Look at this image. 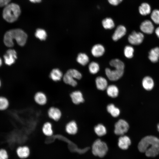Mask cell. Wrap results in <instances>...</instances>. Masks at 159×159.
I'll return each instance as SVG.
<instances>
[{
	"label": "cell",
	"mask_w": 159,
	"mask_h": 159,
	"mask_svg": "<svg viewBox=\"0 0 159 159\" xmlns=\"http://www.w3.org/2000/svg\"><path fill=\"white\" fill-rule=\"evenodd\" d=\"M139 150L145 153L146 155L153 157L159 153V139L153 136H148L143 138L138 145Z\"/></svg>",
	"instance_id": "cell-1"
},
{
	"label": "cell",
	"mask_w": 159,
	"mask_h": 159,
	"mask_svg": "<svg viewBox=\"0 0 159 159\" xmlns=\"http://www.w3.org/2000/svg\"><path fill=\"white\" fill-rule=\"evenodd\" d=\"M27 37L26 34L22 30L13 29L6 32L4 36V42L6 46L11 47L14 45L13 40L15 39L19 45L23 46L26 42Z\"/></svg>",
	"instance_id": "cell-2"
},
{
	"label": "cell",
	"mask_w": 159,
	"mask_h": 159,
	"mask_svg": "<svg viewBox=\"0 0 159 159\" xmlns=\"http://www.w3.org/2000/svg\"><path fill=\"white\" fill-rule=\"evenodd\" d=\"M3 8L2 16L5 21L12 23L18 19L21 13L20 7L18 4L10 2Z\"/></svg>",
	"instance_id": "cell-3"
},
{
	"label": "cell",
	"mask_w": 159,
	"mask_h": 159,
	"mask_svg": "<svg viewBox=\"0 0 159 159\" xmlns=\"http://www.w3.org/2000/svg\"><path fill=\"white\" fill-rule=\"evenodd\" d=\"M108 149L106 144L98 139L94 142L92 145V152L94 155L102 158L105 155Z\"/></svg>",
	"instance_id": "cell-4"
},
{
	"label": "cell",
	"mask_w": 159,
	"mask_h": 159,
	"mask_svg": "<svg viewBox=\"0 0 159 159\" xmlns=\"http://www.w3.org/2000/svg\"><path fill=\"white\" fill-rule=\"evenodd\" d=\"M129 128L127 122L123 120L120 119L115 124L114 132L117 135H122L127 131Z\"/></svg>",
	"instance_id": "cell-5"
},
{
	"label": "cell",
	"mask_w": 159,
	"mask_h": 159,
	"mask_svg": "<svg viewBox=\"0 0 159 159\" xmlns=\"http://www.w3.org/2000/svg\"><path fill=\"white\" fill-rule=\"evenodd\" d=\"M111 70L109 68L105 69L106 74L109 80L112 81H116L120 78L123 75L124 70L115 68Z\"/></svg>",
	"instance_id": "cell-6"
},
{
	"label": "cell",
	"mask_w": 159,
	"mask_h": 159,
	"mask_svg": "<svg viewBox=\"0 0 159 159\" xmlns=\"http://www.w3.org/2000/svg\"><path fill=\"white\" fill-rule=\"evenodd\" d=\"M144 39V36L143 33L135 31L132 32L128 38L129 42L134 45H138L141 44L143 42Z\"/></svg>",
	"instance_id": "cell-7"
},
{
	"label": "cell",
	"mask_w": 159,
	"mask_h": 159,
	"mask_svg": "<svg viewBox=\"0 0 159 159\" xmlns=\"http://www.w3.org/2000/svg\"><path fill=\"white\" fill-rule=\"evenodd\" d=\"M16 153L17 156L20 159H25L30 155V150L26 145H19L16 148Z\"/></svg>",
	"instance_id": "cell-8"
},
{
	"label": "cell",
	"mask_w": 159,
	"mask_h": 159,
	"mask_svg": "<svg viewBox=\"0 0 159 159\" xmlns=\"http://www.w3.org/2000/svg\"><path fill=\"white\" fill-rule=\"evenodd\" d=\"M5 63L10 65L14 63L17 58L16 53L13 49H9L7 51L4 56Z\"/></svg>",
	"instance_id": "cell-9"
},
{
	"label": "cell",
	"mask_w": 159,
	"mask_h": 159,
	"mask_svg": "<svg viewBox=\"0 0 159 159\" xmlns=\"http://www.w3.org/2000/svg\"><path fill=\"white\" fill-rule=\"evenodd\" d=\"M47 114L50 118L56 121L59 120L62 116V112L60 109L55 107H50L48 110Z\"/></svg>",
	"instance_id": "cell-10"
},
{
	"label": "cell",
	"mask_w": 159,
	"mask_h": 159,
	"mask_svg": "<svg viewBox=\"0 0 159 159\" xmlns=\"http://www.w3.org/2000/svg\"><path fill=\"white\" fill-rule=\"evenodd\" d=\"M140 29L143 33L150 34L153 33L154 30V26L150 21L146 20L141 23L140 26Z\"/></svg>",
	"instance_id": "cell-11"
},
{
	"label": "cell",
	"mask_w": 159,
	"mask_h": 159,
	"mask_svg": "<svg viewBox=\"0 0 159 159\" xmlns=\"http://www.w3.org/2000/svg\"><path fill=\"white\" fill-rule=\"evenodd\" d=\"M34 100L37 104L43 106L46 104L48 99L47 95L44 93L39 91L36 92L34 95Z\"/></svg>",
	"instance_id": "cell-12"
},
{
	"label": "cell",
	"mask_w": 159,
	"mask_h": 159,
	"mask_svg": "<svg viewBox=\"0 0 159 159\" xmlns=\"http://www.w3.org/2000/svg\"><path fill=\"white\" fill-rule=\"evenodd\" d=\"M126 32V28L124 26L122 25L118 26L112 36V39L114 41L118 40L124 36Z\"/></svg>",
	"instance_id": "cell-13"
},
{
	"label": "cell",
	"mask_w": 159,
	"mask_h": 159,
	"mask_svg": "<svg viewBox=\"0 0 159 159\" xmlns=\"http://www.w3.org/2000/svg\"><path fill=\"white\" fill-rule=\"evenodd\" d=\"M131 143L129 138L126 135H121L119 138L118 141V146L122 149H127Z\"/></svg>",
	"instance_id": "cell-14"
},
{
	"label": "cell",
	"mask_w": 159,
	"mask_h": 159,
	"mask_svg": "<svg viewBox=\"0 0 159 159\" xmlns=\"http://www.w3.org/2000/svg\"><path fill=\"white\" fill-rule=\"evenodd\" d=\"M70 97L72 102L76 105L79 104L84 101L82 94L79 91H75L72 92L70 94Z\"/></svg>",
	"instance_id": "cell-15"
},
{
	"label": "cell",
	"mask_w": 159,
	"mask_h": 159,
	"mask_svg": "<svg viewBox=\"0 0 159 159\" xmlns=\"http://www.w3.org/2000/svg\"><path fill=\"white\" fill-rule=\"evenodd\" d=\"M65 130L68 134L71 135L75 134L78 130V127L76 122L71 121L68 122L65 126Z\"/></svg>",
	"instance_id": "cell-16"
},
{
	"label": "cell",
	"mask_w": 159,
	"mask_h": 159,
	"mask_svg": "<svg viewBox=\"0 0 159 159\" xmlns=\"http://www.w3.org/2000/svg\"><path fill=\"white\" fill-rule=\"evenodd\" d=\"M91 53L95 57H98L102 56L105 52V49L103 45L100 44L94 45L91 49Z\"/></svg>",
	"instance_id": "cell-17"
},
{
	"label": "cell",
	"mask_w": 159,
	"mask_h": 159,
	"mask_svg": "<svg viewBox=\"0 0 159 159\" xmlns=\"http://www.w3.org/2000/svg\"><path fill=\"white\" fill-rule=\"evenodd\" d=\"M10 102L9 98L6 96L0 95V111H5L10 107Z\"/></svg>",
	"instance_id": "cell-18"
},
{
	"label": "cell",
	"mask_w": 159,
	"mask_h": 159,
	"mask_svg": "<svg viewBox=\"0 0 159 159\" xmlns=\"http://www.w3.org/2000/svg\"><path fill=\"white\" fill-rule=\"evenodd\" d=\"M43 133L45 136L50 137L53 134L54 131L52 123L49 122H47L44 123L42 128Z\"/></svg>",
	"instance_id": "cell-19"
},
{
	"label": "cell",
	"mask_w": 159,
	"mask_h": 159,
	"mask_svg": "<svg viewBox=\"0 0 159 159\" xmlns=\"http://www.w3.org/2000/svg\"><path fill=\"white\" fill-rule=\"evenodd\" d=\"M148 57L152 62H157L159 59V47H156L151 49L149 52Z\"/></svg>",
	"instance_id": "cell-20"
},
{
	"label": "cell",
	"mask_w": 159,
	"mask_h": 159,
	"mask_svg": "<svg viewBox=\"0 0 159 159\" xmlns=\"http://www.w3.org/2000/svg\"><path fill=\"white\" fill-rule=\"evenodd\" d=\"M95 83L97 88L99 90H103L107 87V82L104 77L99 76L95 80Z\"/></svg>",
	"instance_id": "cell-21"
},
{
	"label": "cell",
	"mask_w": 159,
	"mask_h": 159,
	"mask_svg": "<svg viewBox=\"0 0 159 159\" xmlns=\"http://www.w3.org/2000/svg\"><path fill=\"white\" fill-rule=\"evenodd\" d=\"M143 88L147 90L152 89L154 86V82L152 78L149 76H146L143 79L142 82Z\"/></svg>",
	"instance_id": "cell-22"
},
{
	"label": "cell",
	"mask_w": 159,
	"mask_h": 159,
	"mask_svg": "<svg viewBox=\"0 0 159 159\" xmlns=\"http://www.w3.org/2000/svg\"><path fill=\"white\" fill-rule=\"evenodd\" d=\"M106 90L107 94L111 97L115 98L118 95V89L117 87L114 85H111L107 86Z\"/></svg>",
	"instance_id": "cell-23"
},
{
	"label": "cell",
	"mask_w": 159,
	"mask_h": 159,
	"mask_svg": "<svg viewBox=\"0 0 159 159\" xmlns=\"http://www.w3.org/2000/svg\"><path fill=\"white\" fill-rule=\"evenodd\" d=\"M64 82L73 87L76 86L77 82L74 78L67 72L63 77Z\"/></svg>",
	"instance_id": "cell-24"
},
{
	"label": "cell",
	"mask_w": 159,
	"mask_h": 159,
	"mask_svg": "<svg viewBox=\"0 0 159 159\" xmlns=\"http://www.w3.org/2000/svg\"><path fill=\"white\" fill-rule=\"evenodd\" d=\"M140 13L142 15L145 16L149 14L151 12L150 5L146 3H143L139 7Z\"/></svg>",
	"instance_id": "cell-25"
},
{
	"label": "cell",
	"mask_w": 159,
	"mask_h": 159,
	"mask_svg": "<svg viewBox=\"0 0 159 159\" xmlns=\"http://www.w3.org/2000/svg\"><path fill=\"white\" fill-rule=\"evenodd\" d=\"M50 76L53 80L57 81L61 80L62 76V74L59 69H54L51 72Z\"/></svg>",
	"instance_id": "cell-26"
},
{
	"label": "cell",
	"mask_w": 159,
	"mask_h": 159,
	"mask_svg": "<svg viewBox=\"0 0 159 159\" xmlns=\"http://www.w3.org/2000/svg\"><path fill=\"white\" fill-rule=\"evenodd\" d=\"M110 65L115 68L124 70L125 65L124 63L120 60L115 59H112L110 62Z\"/></svg>",
	"instance_id": "cell-27"
},
{
	"label": "cell",
	"mask_w": 159,
	"mask_h": 159,
	"mask_svg": "<svg viewBox=\"0 0 159 159\" xmlns=\"http://www.w3.org/2000/svg\"><path fill=\"white\" fill-rule=\"evenodd\" d=\"M107 111L114 117L118 116L120 114V110L113 104L109 105L107 107Z\"/></svg>",
	"instance_id": "cell-28"
},
{
	"label": "cell",
	"mask_w": 159,
	"mask_h": 159,
	"mask_svg": "<svg viewBox=\"0 0 159 159\" xmlns=\"http://www.w3.org/2000/svg\"><path fill=\"white\" fill-rule=\"evenodd\" d=\"M77 60L79 63L84 66L88 62L89 58L86 54L81 53L78 54L77 58Z\"/></svg>",
	"instance_id": "cell-29"
},
{
	"label": "cell",
	"mask_w": 159,
	"mask_h": 159,
	"mask_svg": "<svg viewBox=\"0 0 159 159\" xmlns=\"http://www.w3.org/2000/svg\"><path fill=\"white\" fill-rule=\"evenodd\" d=\"M94 131L96 134L99 136L105 135L107 132L105 127L101 124H98L95 126L94 128Z\"/></svg>",
	"instance_id": "cell-30"
},
{
	"label": "cell",
	"mask_w": 159,
	"mask_h": 159,
	"mask_svg": "<svg viewBox=\"0 0 159 159\" xmlns=\"http://www.w3.org/2000/svg\"><path fill=\"white\" fill-rule=\"evenodd\" d=\"M102 23L103 27L105 29H111L113 28L115 26L113 21L110 18H107L103 19Z\"/></svg>",
	"instance_id": "cell-31"
},
{
	"label": "cell",
	"mask_w": 159,
	"mask_h": 159,
	"mask_svg": "<svg viewBox=\"0 0 159 159\" xmlns=\"http://www.w3.org/2000/svg\"><path fill=\"white\" fill-rule=\"evenodd\" d=\"M88 68L90 72L93 74L97 73L100 69L99 64L95 62H92L89 64Z\"/></svg>",
	"instance_id": "cell-32"
},
{
	"label": "cell",
	"mask_w": 159,
	"mask_h": 159,
	"mask_svg": "<svg viewBox=\"0 0 159 159\" xmlns=\"http://www.w3.org/2000/svg\"><path fill=\"white\" fill-rule=\"evenodd\" d=\"M134 49L131 46L127 45L124 49V53L125 56L128 58H131L133 56Z\"/></svg>",
	"instance_id": "cell-33"
},
{
	"label": "cell",
	"mask_w": 159,
	"mask_h": 159,
	"mask_svg": "<svg viewBox=\"0 0 159 159\" xmlns=\"http://www.w3.org/2000/svg\"><path fill=\"white\" fill-rule=\"evenodd\" d=\"M35 35L37 38L41 40H45L47 36V33L45 31L41 29H37Z\"/></svg>",
	"instance_id": "cell-34"
},
{
	"label": "cell",
	"mask_w": 159,
	"mask_h": 159,
	"mask_svg": "<svg viewBox=\"0 0 159 159\" xmlns=\"http://www.w3.org/2000/svg\"><path fill=\"white\" fill-rule=\"evenodd\" d=\"M67 72L72 75L75 79L80 80L82 78V75L81 73L75 69H69L67 71Z\"/></svg>",
	"instance_id": "cell-35"
},
{
	"label": "cell",
	"mask_w": 159,
	"mask_h": 159,
	"mask_svg": "<svg viewBox=\"0 0 159 159\" xmlns=\"http://www.w3.org/2000/svg\"><path fill=\"white\" fill-rule=\"evenodd\" d=\"M150 17L154 23L156 24H159V10H154L151 14Z\"/></svg>",
	"instance_id": "cell-36"
},
{
	"label": "cell",
	"mask_w": 159,
	"mask_h": 159,
	"mask_svg": "<svg viewBox=\"0 0 159 159\" xmlns=\"http://www.w3.org/2000/svg\"><path fill=\"white\" fill-rule=\"evenodd\" d=\"M9 154L7 150L4 148H0V159H8Z\"/></svg>",
	"instance_id": "cell-37"
},
{
	"label": "cell",
	"mask_w": 159,
	"mask_h": 159,
	"mask_svg": "<svg viewBox=\"0 0 159 159\" xmlns=\"http://www.w3.org/2000/svg\"><path fill=\"white\" fill-rule=\"evenodd\" d=\"M11 0H0V7H4L11 2Z\"/></svg>",
	"instance_id": "cell-38"
},
{
	"label": "cell",
	"mask_w": 159,
	"mask_h": 159,
	"mask_svg": "<svg viewBox=\"0 0 159 159\" xmlns=\"http://www.w3.org/2000/svg\"><path fill=\"white\" fill-rule=\"evenodd\" d=\"M109 2L113 5H117L122 0H108Z\"/></svg>",
	"instance_id": "cell-39"
},
{
	"label": "cell",
	"mask_w": 159,
	"mask_h": 159,
	"mask_svg": "<svg viewBox=\"0 0 159 159\" xmlns=\"http://www.w3.org/2000/svg\"><path fill=\"white\" fill-rule=\"evenodd\" d=\"M155 32L156 35L159 38V26L156 28L155 30Z\"/></svg>",
	"instance_id": "cell-40"
},
{
	"label": "cell",
	"mask_w": 159,
	"mask_h": 159,
	"mask_svg": "<svg viewBox=\"0 0 159 159\" xmlns=\"http://www.w3.org/2000/svg\"><path fill=\"white\" fill-rule=\"evenodd\" d=\"M31 2L33 3H39L41 2L42 0H29Z\"/></svg>",
	"instance_id": "cell-41"
},
{
	"label": "cell",
	"mask_w": 159,
	"mask_h": 159,
	"mask_svg": "<svg viewBox=\"0 0 159 159\" xmlns=\"http://www.w3.org/2000/svg\"><path fill=\"white\" fill-rule=\"evenodd\" d=\"M2 64V61L1 59L0 58V66H1Z\"/></svg>",
	"instance_id": "cell-42"
},
{
	"label": "cell",
	"mask_w": 159,
	"mask_h": 159,
	"mask_svg": "<svg viewBox=\"0 0 159 159\" xmlns=\"http://www.w3.org/2000/svg\"><path fill=\"white\" fill-rule=\"evenodd\" d=\"M158 129L159 131V124L157 126Z\"/></svg>",
	"instance_id": "cell-43"
},
{
	"label": "cell",
	"mask_w": 159,
	"mask_h": 159,
	"mask_svg": "<svg viewBox=\"0 0 159 159\" xmlns=\"http://www.w3.org/2000/svg\"><path fill=\"white\" fill-rule=\"evenodd\" d=\"M1 80H0V88H1Z\"/></svg>",
	"instance_id": "cell-44"
}]
</instances>
